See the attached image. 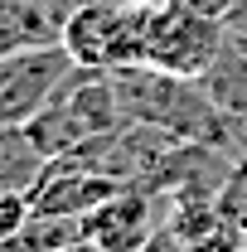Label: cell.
Masks as SVG:
<instances>
[{
	"label": "cell",
	"instance_id": "obj_1",
	"mask_svg": "<svg viewBox=\"0 0 247 252\" xmlns=\"http://www.w3.org/2000/svg\"><path fill=\"white\" fill-rule=\"evenodd\" d=\"M112 88L122 97L126 122H146L175 141H194V146H218L228 156H243L233 126L223 122L209 93L199 88V78H180V73H165L151 63H136V68H117L112 73Z\"/></svg>",
	"mask_w": 247,
	"mask_h": 252
},
{
	"label": "cell",
	"instance_id": "obj_2",
	"mask_svg": "<svg viewBox=\"0 0 247 252\" xmlns=\"http://www.w3.org/2000/svg\"><path fill=\"white\" fill-rule=\"evenodd\" d=\"M155 0H78L59 25V44L78 68L117 73L146 63V30Z\"/></svg>",
	"mask_w": 247,
	"mask_h": 252
},
{
	"label": "cell",
	"instance_id": "obj_3",
	"mask_svg": "<svg viewBox=\"0 0 247 252\" xmlns=\"http://www.w3.org/2000/svg\"><path fill=\"white\" fill-rule=\"evenodd\" d=\"M228 49L223 20H204L175 0H155L151 5V30H146V63L180 73V78H199L209 63Z\"/></svg>",
	"mask_w": 247,
	"mask_h": 252
},
{
	"label": "cell",
	"instance_id": "obj_4",
	"mask_svg": "<svg viewBox=\"0 0 247 252\" xmlns=\"http://www.w3.org/2000/svg\"><path fill=\"white\" fill-rule=\"evenodd\" d=\"M73 73V59L63 44H39V49H20L0 59V126H25L34 122L59 88Z\"/></svg>",
	"mask_w": 247,
	"mask_h": 252
},
{
	"label": "cell",
	"instance_id": "obj_5",
	"mask_svg": "<svg viewBox=\"0 0 247 252\" xmlns=\"http://www.w3.org/2000/svg\"><path fill=\"white\" fill-rule=\"evenodd\" d=\"M170 194L146 185H126L122 194H112L107 204H97L83 219V233L97 252H141L170 228Z\"/></svg>",
	"mask_w": 247,
	"mask_h": 252
},
{
	"label": "cell",
	"instance_id": "obj_6",
	"mask_svg": "<svg viewBox=\"0 0 247 252\" xmlns=\"http://www.w3.org/2000/svg\"><path fill=\"white\" fill-rule=\"evenodd\" d=\"M122 189H126L122 180H112V175H102V170H93L73 156H59L30 185V209L34 214H59V219H88L97 204H107Z\"/></svg>",
	"mask_w": 247,
	"mask_h": 252
},
{
	"label": "cell",
	"instance_id": "obj_7",
	"mask_svg": "<svg viewBox=\"0 0 247 252\" xmlns=\"http://www.w3.org/2000/svg\"><path fill=\"white\" fill-rule=\"evenodd\" d=\"M199 88L209 93V102L223 112V122L233 126L238 146L247 151V54L228 44V49L199 73Z\"/></svg>",
	"mask_w": 247,
	"mask_h": 252
},
{
	"label": "cell",
	"instance_id": "obj_8",
	"mask_svg": "<svg viewBox=\"0 0 247 252\" xmlns=\"http://www.w3.org/2000/svg\"><path fill=\"white\" fill-rule=\"evenodd\" d=\"M39 44H59V15H49L44 0H0V59Z\"/></svg>",
	"mask_w": 247,
	"mask_h": 252
},
{
	"label": "cell",
	"instance_id": "obj_9",
	"mask_svg": "<svg viewBox=\"0 0 247 252\" xmlns=\"http://www.w3.org/2000/svg\"><path fill=\"white\" fill-rule=\"evenodd\" d=\"M44 165H49V156L34 146L30 126H0V185L5 189L30 194V185L44 175Z\"/></svg>",
	"mask_w": 247,
	"mask_h": 252
},
{
	"label": "cell",
	"instance_id": "obj_10",
	"mask_svg": "<svg viewBox=\"0 0 247 252\" xmlns=\"http://www.w3.org/2000/svg\"><path fill=\"white\" fill-rule=\"evenodd\" d=\"M83 219H59V214H34L10 243H0L5 252H68L73 243H83Z\"/></svg>",
	"mask_w": 247,
	"mask_h": 252
},
{
	"label": "cell",
	"instance_id": "obj_11",
	"mask_svg": "<svg viewBox=\"0 0 247 252\" xmlns=\"http://www.w3.org/2000/svg\"><path fill=\"white\" fill-rule=\"evenodd\" d=\"M30 219H34L30 194H25V189H5V185H0V243H10Z\"/></svg>",
	"mask_w": 247,
	"mask_h": 252
},
{
	"label": "cell",
	"instance_id": "obj_12",
	"mask_svg": "<svg viewBox=\"0 0 247 252\" xmlns=\"http://www.w3.org/2000/svg\"><path fill=\"white\" fill-rule=\"evenodd\" d=\"M223 34H228L233 49H243V54H247V0H233V10L223 15Z\"/></svg>",
	"mask_w": 247,
	"mask_h": 252
},
{
	"label": "cell",
	"instance_id": "obj_13",
	"mask_svg": "<svg viewBox=\"0 0 247 252\" xmlns=\"http://www.w3.org/2000/svg\"><path fill=\"white\" fill-rule=\"evenodd\" d=\"M175 5H185V10L204 15V20H223V15L233 10V0H175Z\"/></svg>",
	"mask_w": 247,
	"mask_h": 252
},
{
	"label": "cell",
	"instance_id": "obj_14",
	"mask_svg": "<svg viewBox=\"0 0 247 252\" xmlns=\"http://www.w3.org/2000/svg\"><path fill=\"white\" fill-rule=\"evenodd\" d=\"M228 252H247V243H238V248H228Z\"/></svg>",
	"mask_w": 247,
	"mask_h": 252
},
{
	"label": "cell",
	"instance_id": "obj_15",
	"mask_svg": "<svg viewBox=\"0 0 247 252\" xmlns=\"http://www.w3.org/2000/svg\"><path fill=\"white\" fill-rule=\"evenodd\" d=\"M0 252H5V248H0Z\"/></svg>",
	"mask_w": 247,
	"mask_h": 252
}]
</instances>
